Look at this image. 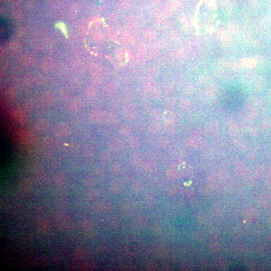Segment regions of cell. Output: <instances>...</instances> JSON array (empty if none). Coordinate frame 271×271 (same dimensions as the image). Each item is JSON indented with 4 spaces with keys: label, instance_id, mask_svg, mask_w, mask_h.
<instances>
[{
    "label": "cell",
    "instance_id": "cell-10",
    "mask_svg": "<svg viewBox=\"0 0 271 271\" xmlns=\"http://www.w3.org/2000/svg\"><path fill=\"white\" fill-rule=\"evenodd\" d=\"M110 188L112 193H119L122 188L121 182L119 179H113L110 183Z\"/></svg>",
    "mask_w": 271,
    "mask_h": 271
},
{
    "label": "cell",
    "instance_id": "cell-17",
    "mask_svg": "<svg viewBox=\"0 0 271 271\" xmlns=\"http://www.w3.org/2000/svg\"><path fill=\"white\" fill-rule=\"evenodd\" d=\"M73 255L77 259H83L86 257V251L82 247H77L74 250Z\"/></svg>",
    "mask_w": 271,
    "mask_h": 271
},
{
    "label": "cell",
    "instance_id": "cell-6",
    "mask_svg": "<svg viewBox=\"0 0 271 271\" xmlns=\"http://www.w3.org/2000/svg\"><path fill=\"white\" fill-rule=\"evenodd\" d=\"M17 134L19 141L22 144L27 145L30 144L33 141V135L26 130H20L18 132Z\"/></svg>",
    "mask_w": 271,
    "mask_h": 271
},
{
    "label": "cell",
    "instance_id": "cell-12",
    "mask_svg": "<svg viewBox=\"0 0 271 271\" xmlns=\"http://www.w3.org/2000/svg\"><path fill=\"white\" fill-rule=\"evenodd\" d=\"M54 181L56 185L58 186L63 185L65 183V175L63 172H59L54 176Z\"/></svg>",
    "mask_w": 271,
    "mask_h": 271
},
{
    "label": "cell",
    "instance_id": "cell-23",
    "mask_svg": "<svg viewBox=\"0 0 271 271\" xmlns=\"http://www.w3.org/2000/svg\"><path fill=\"white\" fill-rule=\"evenodd\" d=\"M55 98L54 96L50 94H47L45 95L42 98V102L43 104L46 106H49L53 104L55 102Z\"/></svg>",
    "mask_w": 271,
    "mask_h": 271
},
{
    "label": "cell",
    "instance_id": "cell-4",
    "mask_svg": "<svg viewBox=\"0 0 271 271\" xmlns=\"http://www.w3.org/2000/svg\"><path fill=\"white\" fill-rule=\"evenodd\" d=\"M10 23L2 19L1 21V42L6 41L10 37L11 33Z\"/></svg>",
    "mask_w": 271,
    "mask_h": 271
},
{
    "label": "cell",
    "instance_id": "cell-34",
    "mask_svg": "<svg viewBox=\"0 0 271 271\" xmlns=\"http://www.w3.org/2000/svg\"><path fill=\"white\" fill-rule=\"evenodd\" d=\"M81 227L82 228V230H85L87 228H91L92 227V222L90 220H85L82 221L81 223Z\"/></svg>",
    "mask_w": 271,
    "mask_h": 271
},
{
    "label": "cell",
    "instance_id": "cell-8",
    "mask_svg": "<svg viewBox=\"0 0 271 271\" xmlns=\"http://www.w3.org/2000/svg\"><path fill=\"white\" fill-rule=\"evenodd\" d=\"M84 103L82 100L79 98L75 97L70 101L68 107L72 111L77 112L81 110L83 107Z\"/></svg>",
    "mask_w": 271,
    "mask_h": 271
},
{
    "label": "cell",
    "instance_id": "cell-1",
    "mask_svg": "<svg viewBox=\"0 0 271 271\" xmlns=\"http://www.w3.org/2000/svg\"><path fill=\"white\" fill-rule=\"evenodd\" d=\"M89 119L91 122L100 124L116 126L119 121L116 116L107 112L95 111L90 113Z\"/></svg>",
    "mask_w": 271,
    "mask_h": 271
},
{
    "label": "cell",
    "instance_id": "cell-39",
    "mask_svg": "<svg viewBox=\"0 0 271 271\" xmlns=\"http://www.w3.org/2000/svg\"><path fill=\"white\" fill-rule=\"evenodd\" d=\"M124 42L127 43H131L133 40V37L130 34H125L124 37Z\"/></svg>",
    "mask_w": 271,
    "mask_h": 271
},
{
    "label": "cell",
    "instance_id": "cell-7",
    "mask_svg": "<svg viewBox=\"0 0 271 271\" xmlns=\"http://www.w3.org/2000/svg\"><path fill=\"white\" fill-rule=\"evenodd\" d=\"M108 147L110 150L112 152L116 153H119L122 151L125 147V144L124 142L121 139H113L108 144Z\"/></svg>",
    "mask_w": 271,
    "mask_h": 271
},
{
    "label": "cell",
    "instance_id": "cell-18",
    "mask_svg": "<svg viewBox=\"0 0 271 271\" xmlns=\"http://www.w3.org/2000/svg\"><path fill=\"white\" fill-rule=\"evenodd\" d=\"M96 207L99 211H109L111 209V206L107 202L102 201L98 202L96 204Z\"/></svg>",
    "mask_w": 271,
    "mask_h": 271
},
{
    "label": "cell",
    "instance_id": "cell-9",
    "mask_svg": "<svg viewBox=\"0 0 271 271\" xmlns=\"http://www.w3.org/2000/svg\"><path fill=\"white\" fill-rule=\"evenodd\" d=\"M14 119L19 124H23L26 120V111L21 108H17L14 112Z\"/></svg>",
    "mask_w": 271,
    "mask_h": 271
},
{
    "label": "cell",
    "instance_id": "cell-20",
    "mask_svg": "<svg viewBox=\"0 0 271 271\" xmlns=\"http://www.w3.org/2000/svg\"><path fill=\"white\" fill-rule=\"evenodd\" d=\"M111 154L107 151L102 152L99 156V160L102 163L108 162L111 159Z\"/></svg>",
    "mask_w": 271,
    "mask_h": 271
},
{
    "label": "cell",
    "instance_id": "cell-29",
    "mask_svg": "<svg viewBox=\"0 0 271 271\" xmlns=\"http://www.w3.org/2000/svg\"><path fill=\"white\" fill-rule=\"evenodd\" d=\"M83 184L87 187H92L96 184L95 178L91 176L85 177L83 179Z\"/></svg>",
    "mask_w": 271,
    "mask_h": 271
},
{
    "label": "cell",
    "instance_id": "cell-42",
    "mask_svg": "<svg viewBox=\"0 0 271 271\" xmlns=\"http://www.w3.org/2000/svg\"><path fill=\"white\" fill-rule=\"evenodd\" d=\"M108 90H107V91H108V93H113V92L115 91V90H116V86L114 85H112V84H111V85H110V86H108Z\"/></svg>",
    "mask_w": 271,
    "mask_h": 271
},
{
    "label": "cell",
    "instance_id": "cell-40",
    "mask_svg": "<svg viewBox=\"0 0 271 271\" xmlns=\"http://www.w3.org/2000/svg\"><path fill=\"white\" fill-rule=\"evenodd\" d=\"M96 91L95 88L93 87H91L88 88L87 89V91H86V94L87 96L90 97H92L96 95Z\"/></svg>",
    "mask_w": 271,
    "mask_h": 271
},
{
    "label": "cell",
    "instance_id": "cell-24",
    "mask_svg": "<svg viewBox=\"0 0 271 271\" xmlns=\"http://www.w3.org/2000/svg\"><path fill=\"white\" fill-rule=\"evenodd\" d=\"M162 116L165 122H174L175 116L170 110H167L163 112Z\"/></svg>",
    "mask_w": 271,
    "mask_h": 271
},
{
    "label": "cell",
    "instance_id": "cell-21",
    "mask_svg": "<svg viewBox=\"0 0 271 271\" xmlns=\"http://www.w3.org/2000/svg\"><path fill=\"white\" fill-rule=\"evenodd\" d=\"M149 128L151 132L154 134H156L160 131V130L161 129V126L160 123L157 122H150Z\"/></svg>",
    "mask_w": 271,
    "mask_h": 271
},
{
    "label": "cell",
    "instance_id": "cell-14",
    "mask_svg": "<svg viewBox=\"0 0 271 271\" xmlns=\"http://www.w3.org/2000/svg\"><path fill=\"white\" fill-rule=\"evenodd\" d=\"M82 153L83 155L86 157H91L95 153V148L92 145L86 144L83 147Z\"/></svg>",
    "mask_w": 271,
    "mask_h": 271
},
{
    "label": "cell",
    "instance_id": "cell-36",
    "mask_svg": "<svg viewBox=\"0 0 271 271\" xmlns=\"http://www.w3.org/2000/svg\"><path fill=\"white\" fill-rule=\"evenodd\" d=\"M6 96L9 99L13 100L16 96L15 91L13 88H9L6 91Z\"/></svg>",
    "mask_w": 271,
    "mask_h": 271
},
{
    "label": "cell",
    "instance_id": "cell-33",
    "mask_svg": "<svg viewBox=\"0 0 271 271\" xmlns=\"http://www.w3.org/2000/svg\"><path fill=\"white\" fill-rule=\"evenodd\" d=\"M181 107L184 111H189L192 108V104L189 101H184L182 102Z\"/></svg>",
    "mask_w": 271,
    "mask_h": 271
},
{
    "label": "cell",
    "instance_id": "cell-38",
    "mask_svg": "<svg viewBox=\"0 0 271 271\" xmlns=\"http://www.w3.org/2000/svg\"><path fill=\"white\" fill-rule=\"evenodd\" d=\"M174 102L172 98H168L166 101L165 106L168 110H170L171 108H173L174 106Z\"/></svg>",
    "mask_w": 271,
    "mask_h": 271
},
{
    "label": "cell",
    "instance_id": "cell-32",
    "mask_svg": "<svg viewBox=\"0 0 271 271\" xmlns=\"http://www.w3.org/2000/svg\"><path fill=\"white\" fill-rule=\"evenodd\" d=\"M159 145L163 148L167 147L169 145V141L168 139L165 137H162L159 139Z\"/></svg>",
    "mask_w": 271,
    "mask_h": 271
},
{
    "label": "cell",
    "instance_id": "cell-13",
    "mask_svg": "<svg viewBox=\"0 0 271 271\" xmlns=\"http://www.w3.org/2000/svg\"><path fill=\"white\" fill-rule=\"evenodd\" d=\"M47 126L46 121L44 119H38L34 122V127L37 131H43L46 129Z\"/></svg>",
    "mask_w": 271,
    "mask_h": 271
},
{
    "label": "cell",
    "instance_id": "cell-16",
    "mask_svg": "<svg viewBox=\"0 0 271 271\" xmlns=\"http://www.w3.org/2000/svg\"><path fill=\"white\" fill-rule=\"evenodd\" d=\"M143 157L142 154L139 152L133 153L131 157V161L133 164L135 165L140 164L142 161Z\"/></svg>",
    "mask_w": 271,
    "mask_h": 271
},
{
    "label": "cell",
    "instance_id": "cell-5",
    "mask_svg": "<svg viewBox=\"0 0 271 271\" xmlns=\"http://www.w3.org/2000/svg\"><path fill=\"white\" fill-rule=\"evenodd\" d=\"M54 133L57 136L63 137L69 135L70 133V128L67 124L60 122L54 127Z\"/></svg>",
    "mask_w": 271,
    "mask_h": 271
},
{
    "label": "cell",
    "instance_id": "cell-2",
    "mask_svg": "<svg viewBox=\"0 0 271 271\" xmlns=\"http://www.w3.org/2000/svg\"><path fill=\"white\" fill-rule=\"evenodd\" d=\"M42 149L43 155L47 158L51 157L54 153V142L53 139L46 137L42 140Z\"/></svg>",
    "mask_w": 271,
    "mask_h": 271
},
{
    "label": "cell",
    "instance_id": "cell-35",
    "mask_svg": "<svg viewBox=\"0 0 271 271\" xmlns=\"http://www.w3.org/2000/svg\"><path fill=\"white\" fill-rule=\"evenodd\" d=\"M162 116V115L161 113V112L159 110L155 109V110H153L151 112L152 117L153 119H155V120H159V119L161 118Z\"/></svg>",
    "mask_w": 271,
    "mask_h": 271
},
{
    "label": "cell",
    "instance_id": "cell-11",
    "mask_svg": "<svg viewBox=\"0 0 271 271\" xmlns=\"http://www.w3.org/2000/svg\"><path fill=\"white\" fill-rule=\"evenodd\" d=\"M19 187L22 191H29L32 187L31 180L29 178H24L20 182Z\"/></svg>",
    "mask_w": 271,
    "mask_h": 271
},
{
    "label": "cell",
    "instance_id": "cell-3",
    "mask_svg": "<svg viewBox=\"0 0 271 271\" xmlns=\"http://www.w3.org/2000/svg\"><path fill=\"white\" fill-rule=\"evenodd\" d=\"M122 114L128 120H133L137 117L138 110L136 106L133 103H128L125 105L123 108Z\"/></svg>",
    "mask_w": 271,
    "mask_h": 271
},
{
    "label": "cell",
    "instance_id": "cell-26",
    "mask_svg": "<svg viewBox=\"0 0 271 271\" xmlns=\"http://www.w3.org/2000/svg\"><path fill=\"white\" fill-rule=\"evenodd\" d=\"M131 132V129L128 125L124 124L120 127V133L122 136H128L130 135Z\"/></svg>",
    "mask_w": 271,
    "mask_h": 271
},
{
    "label": "cell",
    "instance_id": "cell-19",
    "mask_svg": "<svg viewBox=\"0 0 271 271\" xmlns=\"http://www.w3.org/2000/svg\"><path fill=\"white\" fill-rule=\"evenodd\" d=\"M128 145L132 148H137L141 145V141L137 137H131L128 140Z\"/></svg>",
    "mask_w": 271,
    "mask_h": 271
},
{
    "label": "cell",
    "instance_id": "cell-41",
    "mask_svg": "<svg viewBox=\"0 0 271 271\" xmlns=\"http://www.w3.org/2000/svg\"><path fill=\"white\" fill-rule=\"evenodd\" d=\"M60 165V160H58V159H56L55 160L54 159V160L52 162V166L54 168L59 167Z\"/></svg>",
    "mask_w": 271,
    "mask_h": 271
},
{
    "label": "cell",
    "instance_id": "cell-37",
    "mask_svg": "<svg viewBox=\"0 0 271 271\" xmlns=\"http://www.w3.org/2000/svg\"><path fill=\"white\" fill-rule=\"evenodd\" d=\"M110 226L113 228H116L119 225V221L116 217H112L111 218L109 221Z\"/></svg>",
    "mask_w": 271,
    "mask_h": 271
},
{
    "label": "cell",
    "instance_id": "cell-30",
    "mask_svg": "<svg viewBox=\"0 0 271 271\" xmlns=\"http://www.w3.org/2000/svg\"><path fill=\"white\" fill-rule=\"evenodd\" d=\"M23 109L25 111L30 112L35 107V102L32 101H28L24 102L23 104Z\"/></svg>",
    "mask_w": 271,
    "mask_h": 271
},
{
    "label": "cell",
    "instance_id": "cell-15",
    "mask_svg": "<svg viewBox=\"0 0 271 271\" xmlns=\"http://www.w3.org/2000/svg\"><path fill=\"white\" fill-rule=\"evenodd\" d=\"M163 126L168 134H173L175 131L176 126L174 122H165Z\"/></svg>",
    "mask_w": 271,
    "mask_h": 271
},
{
    "label": "cell",
    "instance_id": "cell-27",
    "mask_svg": "<svg viewBox=\"0 0 271 271\" xmlns=\"http://www.w3.org/2000/svg\"><path fill=\"white\" fill-rule=\"evenodd\" d=\"M83 236L88 240H91L95 237V232L92 227L83 230Z\"/></svg>",
    "mask_w": 271,
    "mask_h": 271
},
{
    "label": "cell",
    "instance_id": "cell-22",
    "mask_svg": "<svg viewBox=\"0 0 271 271\" xmlns=\"http://www.w3.org/2000/svg\"><path fill=\"white\" fill-rule=\"evenodd\" d=\"M50 226L49 225V222L47 221H45V220L41 221L40 222H39V224H38V230H39V231H40L41 232H43V233L48 232L50 229Z\"/></svg>",
    "mask_w": 271,
    "mask_h": 271
},
{
    "label": "cell",
    "instance_id": "cell-25",
    "mask_svg": "<svg viewBox=\"0 0 271 271\" xmlns=\"http://www.w3.org/2000/svg\"><path fill=\"white\" fill-rule=\"evenodd\" d=\"M122 215L126 217L129 218L130 217L132 216L133 213V209L131 207L129 206V205H126L122 206Z\"/></svg>",
    "mask_w": 271,
    "mask_h": 271
},
{
    "label": "cell",
    "instance_id": "cell-31",
    "mask_svg": "<svg viewBox=\"0 0 271 271\" xmlns=\"http://www.w3.org/2000/svg\"><path fill=\"white\" fill-rule=\"evenodd\" d=\"M101 195V193L98 189H94L90 191L88 193V198L90 199H96Z\"/></svg>",
    "mask_w": 271,
    "mask_h": 271
},
{
    "label": "cell",
    "instance_id": "cell-28",
    "mask_svg": "<svg viewBox=\"0 0 271 271\" xmlns=\"http://www.w3.org/2000/svg\"><path fill=\"white\" fill-rule=\"evenodd\" d=\"M110 170L112 174L117 175L121 172V165L118 163H114L110 166Z\"/></svg>",
    "mask_w": 271,
    "mask_h": 271
}]
</instances>
